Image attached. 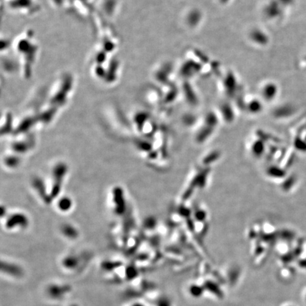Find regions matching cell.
<instances>
[{
	"instance_id": "6da1fadb",
	"label": "cell",
	"mask_w": 306,
	"mask_h": 306,
	"mask_svg": "<svg viewBox=\"0 0 306 306\" xmlns=\"http://www.w3.org/2000/svg\"><path fill=\"white\" fill-rule=\"evenodd\" d=\"M263 149L264 148H263L262 144L260 142H258L253 145V153L254 155H260L261 154H262Z\"/></svg>"
}]
</instances>
